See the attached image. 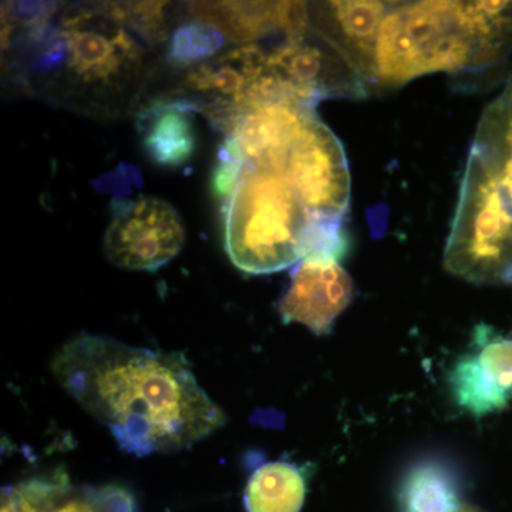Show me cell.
<instances>
[{"label":"cell","instance_id":"obj_1","mask_svg":"<svg viewBox=\"0 0 512 512\" xmlns=\"http://www.w3.org/2000/svg\"><path fill=\"white\" fill-rule=\"evenodd\" d=\"M10 80L23 93L90 119L140 111L161 57L96 3H30L3 15Z\"/></svg>","mask_w":512,"mask_h":512},{"label":"cell","instance_id":"obj_2","mask_svg":"<svg viewBox=\"0 0 512 512\" xmlns=\"http://www.w3.org/2000/svg\"><path fill=\"white\" fill-rule=\"evenodd\" d=\"M52 375L133 456L178 453L208 439L227 421L180 352L80 333L57 350Z\"/></svg>","mask_w":512,"mask_h":512},{"label":"cell","instance_id":"obj_3","mask_svg":"<svg viewBox=\"0 0 512 512\" xmlns=\"http://www.w3.org/2000/svg\"><path fill=\"white\" fill-rule=\"evenodd\" d=\"M512 53V2H390L373 46V87L480 72Z\"/></svg>","mask_w":512,"mask_h":512},{"label":"cell","instance_id":"obj_4","mask_svg":"<svg viewBox=\"0 0 512 512\" xmlns=\"http://www.w3.org/2000/svg\"><path fill=\"white\" fill-rule=\"evenodd\" d=\"M444 266L473 284L512 285V74L478 121Z\"/></svg>","mask_w":512,"mask_h":512},{"label":"cell","instance_id":"obj_5","mask_svg":"<svg viewBox=\"0 0 512 512\" xmlns=\"http://www.w3.org/2000/svg\"><path fill=\"white\" fill-rule=\"evenodd\" d=\"M309 215L282 168L247 163L225 212V251L248 274L282 271L306 258Z\"/></svg>","mask_w":512,"mask_h":512},{"label":"cell","instance_id":"obj_6","mask_svg":"<svg viewBox=\"0 0 512 512\" xmlns=\"http://www.w3.org/2000/svg\"><path fill=\"white\" fill-rule=\"evenodd\" d=\"M266 69L268 53L261 47L228 46L207 62L174 72L177 79L144 104H177L202 114L225 133L239 111L258 96Z\"/></svg>","mask_w":512,"mask_h":512},{"label":"cell","instance_id":"obj_7","mask_svg":"<svg viewBox=\"0 0 512 512\" xmlns=\"http://www.w3.org/2000/svg\"><path fill=\"white\" fill-rule=\"evenodd\" d=\"M276 165L313 220L343 222L350 202L348 160L339 138L318 116L299 131Z\"/></svg>","mask_w":512,"mask_h":512},{"label":"cell","instance_id":"obj_8","mask_svg":"<svg viewBox=\"0 0 512 512\" xmlns=\"http://www.w3.org/2000/svg\"><path fill=\"white\" fill-rule=\"evenodd\" d=\"M185 229L170 202L138 197L121 202L106 235L104 255L111 264L130 271H157L180 254Z\"/></svg>","mask_w":512,"mask_h":512},{"label":"cell","instance_id":"obj_9","mask_svg":"<svg viewBox=\"0 0 512 512\" xmlns=\"http://www.w3.org/2000/svg\"><path fill=\"white\" fill-rule=\"evenodd\" d=\"M268 70L292 93L318 106L330 97H365L369 87L345 57L311 28L268 53Z\"/></svg>","mask_w":512,"mask_h":512},{"label":"cell","instance_id":"obj_10","mask_svg":"<svg viewBox=\"0 0 512 512\" xmlns=\"http://www.w3.org/2000/svg\"><path fill=\"white\" fill-rule=\"evenodd\" d=\"M450 386L458 406L473 416L507 407L512 400V339L478 325L470 350L451 369Z\"/></svg>","mask_w":512,"mask_h":512},{"label":"cell","instance_id":"obj_11","mask_svg":"<svg viewBox=\"0 0 512 512\" xmlns=\"http://www.w3.org/2000/svg\"><path fill=\"white\" fill-rule=\"evenodd\" d=\"M0 512H140V507L126 487L76 484L59 473L3 487Z\"/></svg>","mask_w":512,"mask_h":512},{"label":"cell","instance_id":"obj_12","mask_svg":"<svg viewBox=\"0 0 512 512\" xmlns=\"http://www.w3.org/2000/svg\"><path fill=\"white\" fill-rule=\"evenodd\" d=\"M352 298V278L339 261L303 259L279 302V313L286 323H301L316 335H328Z\"/></svg>","mask_w":512,"mask_h":512},{"label":"cell","instance_id":"obj_13","mask_svg":"<svg viewBox=\"0 0 512 512\" xmlns=\"http://www.w3.org/2000/svg\"><path fill=\"white\" fill-rule=\"evenodd\" d=\"M188 18L211 23L234 46L255 45L276 33L301 35L309 29L308 3L302 2L188 3Z\"/></svg>","mask_w":512,"mask_h":512},{"label":"cell","instance_id":"obj_14","mask_svg":"<svg viewBox=\"0 0 512 512\" xmlns=\"http://www.w3.org/2000/svg\"><path fill=\"white\" fill-rule=\"evenodd\" d=\"M390 2L308 3L309 28L345 57L346 62L373 87V46L377 28Z\"/></svg>","mask_w":512,"mask_h":512},{"label":"cell","instance_id":"obj_15","mask_svg":"<svg viewBox=\"0 0 512 512\" xmlns=\"http://www.w3.org/2000/svg\"><path fill=\"white\" fill-rule=\"evenodd\" d=\"M138 128L153 163L178 168L194 156L197 134L191 111L177 104L147 103L138 111Z\"/></svg>","mask_w":512,"mask_h":512},{"label":"cell","instance_id":"obj_16","mask_svg":"<svg viewBox=\"0 0 512 512\" xmlns=\"http://www.w3.org/2000/svg\"><path fill=\"white\" fill-rule=\"evenodd\" d=\"M403 512H461L460 478L448 461L429 457L413 464L400 485Z\"/></svg>","mask_w":512,"mask_h":512},{"label":"cell","instance_id":"obj_17","mask_svg":"<svg viewBox=\"0 0 512 512\" xmlns=\"http://www.w3.org/2000/svg\"><path fill=\"white\" fill-rule=\"evenodd\" d=\"M306 474L289 461H269L256 468L244 493L247 512H301Z\"/></svg>","mask_w":512,"mask_h":512},{"label":"cell","instance_id":"obj_18","mask_svg":"<svg viewBox=\"0 0 512 512\" xmlns=\"http://www.w3.org/2000/svg\"><path fill=\"white\" fill-rule=\"evenodd\" d=\"M104 13L140 37L151 49H163L171 33L188 20V3L99 2Z\"/></svg>","mask_w":512,"mask_h":512},{"label":"cell","instance_id":"obj_19","mask_svg":"<svg viewBox=\"0 0 512 512\" xmlns=\"http://www.w3.org/2000/svg\"><path fill=\"white\" fill-rule=\"evenodd\" d=\"M227 47V39L211 23L188 19L171 33L163 50L164 62L173 72H181L220 55Z\"/></svg>","mask_w":512,"mask_h":512},{"label":"cell","instance_id":"obj_20","mask_svg":"<svg viewBox=\"0 0 512 512\" xmlns=\"http://www.w3.org/2000/svg\"><path fill=\"white\" fill-rule=\"evenodd\" d=\"M247 158L242 153L241 147L237 141L227 137L221 146L218 154V163L212 174V190L215 195L222 200H229L235 187H237L239 178L244 173Z\"/></svg>","mask_w":512,"mask_h":512},{"label":"cell","instance_id":"obj_21","mask_svg":"<svg viewBox=\"0 0 512 512\" xmlns=\"http://www.w3.org/2000/svg\"><path fill=\"white\" fill-rule=\"evenodd\" d=\"M461 512H477V511H476V510H474V508L467 507V505H466V508H464V510H463V511H461Z\"/></svg>","mask_w":512,"mask_h":512}]
</instances>
